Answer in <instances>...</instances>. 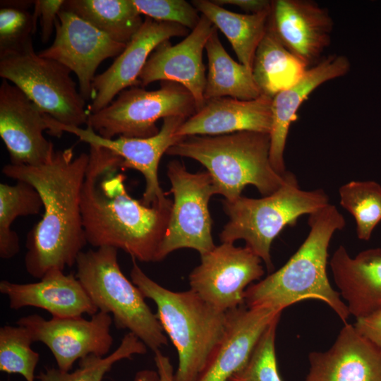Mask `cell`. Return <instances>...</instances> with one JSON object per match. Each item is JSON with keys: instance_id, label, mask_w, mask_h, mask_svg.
I'll return each mask as SVG.
<instances>
[{"instance_id": "6da1fadb", "label": "cell", "mask_w": 381, "mask_h": 381, "mask_svg": "<svg viewBox=\"0 0 381 381\" xmlns=\"http://www.w3.org/2000/svg\"><path fill=\"white\" fill-rule=\"evenodd\" d=\"M89 154L73 157L72 147L55 151L44 163L8 164L2 169L7 177L32 186L40 195L44 213L29 232L25 267L32 277L41 279L52 270L64 271L75 265L87 243L83 226L81 194Z\"/></svg>"}, {"instance_id": "7a4b0ae2", "label": "cell", "mask_w": 381, "mask_h": 381, "mask_svg": "<svg viewBox=\"0 0 381 381\" xmlns=\"http://www.w3.org/2000/svg\"><path fill=\"white\" fill-rule=\"evenodd\" d=\"M122 161L106 147L90 145L81 194L85 238L97 248L112 247L140 262H155L172 205L146 206L133 198L124 185L126 177L118 173Z\"/></svg>"}, {"instance_id": "3957f363", "label": "cell", "mask_w": 381, "mask_h": 381, "mask_svg": "<svg viewBox=\"0 0 381 381\" xmlns=\"http://www.w3.org/2000/svg\"><path fill=\"white\" fill-rule=\"evenodd\" d=\"M308 234L296 253L278 270L245 291L248 308L266 307L282 310L297 302L314 299L328 305L344 322L351 315L327 274L328 248L337 231L346 221L337 207L329 203L309 214Z\"/></svg>"}, {"instance_id": "277c9868", "label": "cell", "mask_w": 381, "mask_h": 381, "mask_svg": "<svg viewBox=\"0 0 381 381\" xmlns=\"http://www.w3.org/2000/svg\"><path fill=\"white\" fill-rule=\"evenodd\" d=\"M131 282L154 301L156 317L178 354L176 381H197L221 341L227 313L191 289L174 291L150 279L132 258Z\"/></svg>"}, {"instance_id": "5b68a950", "label": "cell", "mask_w": 381, "mask_h": 381, "mask_svg": "<svg viewBox=\"0 0 381 381\" xmlns=\"http://www.w3.org/2000/svg\"><path fill=\"white\" fill-rule=\"evenodd\" d=\"M270 150L269 133L241 131L185 137L166 154L199 162L211 176L217 194L231 201L241 196L248 185L254 186L263 196L282 186L284 174L272 167Z\"/></svg>"}, {"instance_id": "8992f818", "label": "cell", "mask_w": 381, "mask_h": 381, "mask_svg": "<svg viewBox=\"0 0 381 381\" xmlns=\"http://www.w3.org/2000/svg\"><path fill=\"white\" fill-rule=\"evenodd\" d=\"M329 198L322 189L305 190L291 172L284 174L282 186L261 198L240 196L234 200H223L229 222L219 238L222 243H234L238 239L273 270L271 246L286 226L294 225L303 214H310L328 205Z\"/></svg>"}, {"instance_id": "52a82bcc", "label": "cell", "mask_w": 381, "mask_h": 381, "mask_svg": "<svg viewBox=\"0 0 381 381\" xmlns=\"http://www.w3.org/2000/svg\"><path fill=\"white\" fill-rule=\"evenodd\" d=\"M117 255L118 249L107 246L82 251L75 275L98 311L112 315L116 328L128 329L153 352L159 350L168 338L140 290L123 274Z\"/></svg>"}, {"instance_id": "ba28073f", "label": "cell", "mask_w": 381, "mask_h": 381, "mask_svg": "<svg viewBox=\"0 0 381 381\" xmlns=\"http://www.w3.org/2000/svg\"><path fill=\"white\" fill-rule=\"evenodd\" d=\"M71 71L62 64L35 52L32 37L0 53V76L18 87L44 113L59 123L80 127L90 112L77 90Z\"/></svg>"}, {"instance_id": "9c48e42d", "label": "cell", "mask_w": 381, "mask_h": 381, "mask_svg": "<svg viewBox=\"0 0 381 381\" xmlns=\"http://www.w3.org/2000/svg\"><path fill=\"white\" fill-rule=\"evenodd\" d=\"M197 110L194 97L186 87L177 83L162 81L156 90L139 86L123 90L106 107L90 114L86 126L107 139L116 135L145 138L159 132L156 126L159 119H188Z\"/></svg>"}, {"instance_id": "30bf717a", "label": "cell", "mask_w": 381, "mask_h": 381, "mask_svg": "<svg viewBox=\"0 0 381 381\" xmlns=\"http://www.w3.org/2000/svg\"><path fill=\"white\" fill-rule=\"evenodd\" d=\"M167 176L174 201L155 262L186 248L196 250L202 255L216 246L208 207L210 198L217 194L212 177L207 171L190 173L177 160L168 164Z\"/></svg>"}, {"instance_id": "8fae6325", "label": "cell", "mask_w": 381, "mask_h": 381, "mask_svg": "<svg viewBox=\"0 0 381 381\" xmlns=\"http://www.w3.org/2000/svg\"><path fill=\"white\" fill-rule=\"evenodd\" d=\"M182 116H169L163 119L159 132L151 137L104 138L92 128L64 125L52 116L47 121L48 133L59 138L64 132L78 136L80 140L90 145L106 147L123 159L121 169H132L140 171L145 180V190L140 201L146 206L170 207L173 201L167 198L158 180V167L164 153L182 138L175 135L181 125L186 120Z\"/></svg>"}, {"instance_id": "7c38bea8", "label": "cell", "mask_w": 381, "mask_h": 381, "mask_svg": "<svg viewBox=\"0 0 381 381\" xmlns=\"http://www.w3.org/2000/svg\"><path fill=\"white\" fill-rule=\"evenodd\" d=\"M262 262L246 246L222 243L200 255L188 277L190 289L221 311L233 310L245 305V291L263 276Z\"/></svg>"}, {"instance_id": "4fadbf2b", "label": "cell", "mask_w": 381, "mask_h": 381, "mask_svg": "<svg viewBox=\"0 0 381 381\" xmlns=\"http://www.w3.org/2000/svg\"><path fill=\"white\" fill-rule=\"evenodd\" d=\"M16 323L28 329L33 342L46 345L58 368L64 372H69L75 361L88 355L106 356L113 344L112 318L102 311L90 320L83 316L46 320L32 314L20 318Z\"/></svg>"}, {"instance_id": "5bb4252c", "label": "cell", "mask_w": 381, "mask_h": 381, "mask_svg": "<svg viewBox=\"0 0 381 381\" xmlns=\"http://www.w3.org/2000/svg\"><path fill=\"white\" fill-rule=\"evenodd\" d=\"M126 44L117 42L75 13L61 8L55 25V38L40 56L55 60L73 72L85 100L92 98V82L100 64L119 56Z\"/></svg>"}, {"instance_id": "9a60e30c", "label": "cell", "mask_w": 381, "mask_h": 381, "mask_svg": "<svg viewBox=\"0 0 381 381\" xmlns=\"http://www.w3.org/2000/svg\"><path fill=\"white\" fill-rule=\"evenodd\" d=\"M47 114L18 87L6 79L0 85V136L11 164L36 166L46 162L55 152L43 135L48 131Z\"/></svg>"}, {"instance_id": "2e32d148", "label": "cell", "mask_w": 381, "mask_h": 381, "mask_svg": "<svg viewBox=\"0 0 381 381\" xmlns=\"http://www.w3.org/2000/svg\"><path fill=\"white\" fill-rule=\"evenodd\" d=\"M214 28L212 23L201 15L198 24L181 42L174 46L169 40L160 43L140 74L141 87L157 80L177 83L191 93L198 110L200 109L205 103L206 83L202 52Z\"/></svg>"}, {"instance_id": "e0dca14e", "label": "cell", "mask_w": 381, "mask_h": 381, "mask_svg": "<svg viewBox=\"0 0 381 381\" xmlns=\"http://www.w3.org/2000/svg\"><path fill=\"white\" fill-rule=\"evenodd\" d=\"M188 32V29L181 25L145 17L140 29L112 64L95 75L92 102L88 108L90 114L106 107L127 87L140 85V74L155 49L172 37L185 36Z\"/></svg>"}, {"instance_id": "ac0fdd59", "label": "cell", "mask_w": 381, "mask_h": 381, "mask_svg": "<svg viewBox=\"0 0 381 381\" xmlns=\"http://www.w3.org/2000/svg\"><path fill=\"white\" fill-rule=\"evenodd\" d=\"M269 24L282 44L307 67L322 60L334 27L328 10L311 0L272 1Z\"/></svg>"}, {"instance_id": "d6986e66", "label": "cell", "mask_w": 381, "mask_h": 381, "mask_svg": "<svg viewBox=\"0 0 381 381\" xmlns=\"http://www.w3.org/2000/svg\"><path fill=\"white\" fill-rule=\"evenodd\" d=\"M308 359L305 381H381V353L347 322L328 350L313 351Z\"/></svg>"}, {"instance_id": "ffe728a7", "label": "cell", "mask_w": 381, "mask_h": 381, "mask_svg": "<svg viewBox=\"0 0 381 381\" xmlns=\"http://www.w3.org/2000/svg\"><path fill=\"white\" fill-rule=\"evenodd\" d=\"M37 282L18 284L0 282V292L8 298L10 308L31 306L49 312L52 318H69L98 312L75 274L52 270Z\"/></svg>"}, {"instance_id": "44dd1931", "label": "cell", "mask_w": 381, "mask_h": 381, "mask_svg": "<svg viewBox=\"0 0 381 381\" xmlns=\"http://www.w3.org/2000/svg\"><path fill=\"white\" fill-rule=\"evenodd\" d=\"M272 98L261 95L250 100L225 97L206 100L187 119L175 135H221L241 131L269 133L272 123Z\"/></svg>"}, {"instance_id": "7402d4cb", "label": "cell", "mask_w": 381, "mask_h": 381, "mask_svg": "<svg viewBox=\"0 0 381 381\" xmlns=\"http://www.w3.org/2000/svg\"><path fill=\"white\" fill-rule=\"evenodd\" d=\"M226 313L224 334L197 381H229L246 364L263 332L282 312L243 305Z\"/></svg>"}, {"instance_id": "603a6c76", "label": "cell", "mask_w": 381, "mask_h": 381, "mask_svg": "<svg viewBox=\"0 0 381 381\" xmlns=\"http://www.w3.org/2000/svg\"><path fill=\"white\" fill-rule=\"evenodd\" d=\"M350 66L349 59L344 55L327 56L308 68L295 84L272 98L270 159L277 173L282 175L286 173L284 152L286 139L291 123L296 119L303 102L322 84L345 75Z\"/></svg>"}, {"instance_id": "cb8c5ba5", "label": "cell", "mask_w": 381, "mask_h": 381, "mask_svg": "<svg viewBox=\"0 0 381 381\" xmlns=\"http://www.w3.org/2000/svg\"><path fill=\"white\" fill-rule=\"evenodd\" d=\"M339 294L356 319L381 311V248H369L354 258L340 246L329 262Z\"/></svg>"}, {"instance_id": "d4e9b609", "label": "cell", "mask_w": 381, "mask_h": 381, "mask_svg": "<svg viewBox=\"0 0 381 381\" xmlns=\"http://www.w3.org/2000/svg\"><path fill=\"white\" fill-rule=\"evenodd\" d=\"M191 4L224 34L239 63L252 71L255 52L268 28L272 6L259 13L242 14L228 11L212 1L194 0Z\"/></svg>"}, {"instance_id": "484cf974", "label": "cell", "mask_w": 381, "mask_h": 381, "mask_svg": "<svg viewBox=\"0 0 381 381\" xmlns=\"http://www.w3.org/2000/svg\"><path fill=\"white\" fill-rule=\"evenodd\" d=\"M205 49L208 73L204 90L205 102L225 97L250 100L262 95L252 71L235 61L222 46L216 27L206 43Z\"/></svg>"}, {"instance_id": "4316f807", "label": "cell", "mask_w": 381, "mask_h": 381, "mask_svg": "<svg viewBox=\"0 0 381 381\" xmlns=\"http://www.w3.org/2000/svg\"><path fill=\"white\" fill-rule=\"evenodd\" d=\"M307 66L279 41L268 24L255 54L252 73L262 95L273 98L295 84Z\"/></svg>"}, {"instance_id": "83f0119b", "label": "cell", "mask_w": 381, "mask_h": 381, "mask_svg": "<svg viewBox=\"0 0 381 381\" xmlns=\"http://www.w3.org/2000/svg\"><path fill=\"white\" fill-rule=\"evenodd\" d=\"M62 9L123 44L129 42L144 21L132 0H68Z\"/></svg>"}, {"instance_id": "f1b7e54d", "label": "cell", "mask_w": 381, "mask_h": 381, "mask_svg": "<svg viewBox=\"0 0 381 381\" xmlns=\"http://www.w3.org/2000/svg\"><path fill=\"white\" fill-rule=\"evenodd\" d=\"M43 204L36 189L27 182L0 184V257L10 259L20 250L19 238L11 230L17 217L38 214Z\"/></svg>"}, {"instance_id": "f546056e", "label": "cell", "mask_w": 381, "mask_h": 381, "mask_svg": "<svg viewBox=\"0 0 381 381\" xmlns=\"http://www.w3.org/2000/svg\"><path fill=\"white\" fill-rule=\"evenodd\" d=\"M147 346L134 334L128 332L120 345L109 355H88L79 360V368L73 372H64L58 368L46 367L36 377L39 381H102L114 364L135 354L147 353Z\"/></svg>"}, {"instance_id": "4dcf8cb0", "label": "cell", "mask_w": 381, "mask_h": 381, "mask_svg": "<svg viewBox=\"0 0 381 381\" xmlns=\"http://www.w3.org/2000/svg\"><path fill=\"white\" fill-rule=\"evenodd\" d=\"M340 205L354 218L359 239L368 241L381 221V186L373 181H351L339 188Z\"/></svg>"}, {"instance_id": "1f68e13d", "label": "cell", "mask_w": 381, "mask_h": 381, "mask_svg": "<svg viewBox=\"0 0 381 381\" xmlns=\"http://www.w3.org/2000/svg\"><path fill=\"white\" fill-rule=\"evenodd\" d=\"M32 337L20 325H4L0 328V370L19 374L25 381H35L39 353L31 348Z\"/></svg>"}, {"instance_id": "d6a6232c", "label": "cell", "mask_w": 381, "mask_h": 381, "mask_svg": "<svg viewBox=\"0 0 381 381\" xmlns=\"http://www.w3.org/2000/svg\"><path fill=\"white\" fill-rule=\"evenodd\" d=\"M280 316L267 326L246 364L229 381H283L275 352L276 330Z\"/></svg>"}, {"instance_id": "836d02e7", "label": "cell", "mask_w": 381, "mask_h": 381, "mask_svg": "<svg viewBox=\"0 0 381 381\" xmlns=\"http://www.w3.org/2000/svg\"><path fill=\"white\" fill-rule=\"evenodd\" d=\"M141 15L162 22L174 23L193 30L200 16L190 3L184 0H132Z\"/></svg>"}, {"instance_id": "e575fe53", "label": "cell", "mask_w": 381, "mask_h": 381, "mask_svg": "<svg viewBox=\"0 0 381 381\" xmlns=\"http://www.w3.org/2000/svg\"><path fill=\"white\" fill-rule=\"evenodd\" d=\"M37 21L26 9L0 8V53L15 49L35 32Z\"/></svg>"}, {"instance_id": "d590c367", "label": "cell", "mask_w": 381, "mask_h": 381, "mask_svg": "<svg viewBox=\"0 0 381 381\" xmlns=\"http://www.w3.org/2000/svg\"><path fill=\"white\" fill-rule=\"evenodd\" d=\"M64 0L35 1L33 16L36 21L40 19L41 40L47 43L55 30L58 14L61 10Z\"/></svg>"}, {"instance_id": "8d00e7d4", "label": "cell", "mask_w": 381, "mask_h": 381, "mask_svg": "<svg viewBox=\"0 0 381 381\" xmlns=\"http://www.w3.org/2000/svg\"><path fill=\"white\" fill-rule=\"evenodd\" d=\"M353 325L381 353V311L356 319Z\"/></svg>"}, {"instance_id": "74e56055", "label": "cell", "mask_w": 381, "mask_h": 381, "mask_svg": "<svg viewBox=\"0 0 381 381\" xmlns=\"http://www.w3.org/2000/svg\"><path fill=\"white\" fill-rule=\"evenodd\" d=\"M212 1L219 6L226 4L236 6L249 13H259L272 6V1L267 0H215Z\"/></svg>"}, {"instance_id": "f35d334b", "label": "cell", "mask_w": 381, "mask_h": 381, "mask_svg": "<svg viewBox=\"0 0 381 381\" xmlns=\"http://www.w3.org/2000/svg\"><path fill=\"white\" fill-rule=\"evenodd\" d=\"M154 353L159 381H176L175 373H174L169 358L163 354L160 350L154 351Z\"/></svg>"}, {"instance_id": "ab89813d", "label": "cell", "mask_w": 381, "mask_h": 381, "mask_svg": "<svg viewBox=\"0 0 381 381\" xmlns=\"http://www.w3.org/2000/svg\"><path fill=\"white\" fill-rule=\"evenodd\" d=\"M157 371L152 370H143L137 372L133 381H159Z\"/></svg>"}, {"instance_id": "60d3db41", "label": "cell", "mask_w": 381, "mask_h": 381, "mask_svg": "<svg viewBox=\"0 0 381 381\" xmlns=\"http://www.w3.org/2000/svg\"><path fill=\"white\" fill-rule=\"evenodd\" d=\"M1 7H13L16 8H22V9H26L28 10V8H30L32 5L34 6L35 1H27V0H1Z\"/></svg>"}, {"instance_id": "b9f144b4", "label": "cell", "mask_w": 381, "mask_h": 381, "mask_svg": "<svg viewBox=\"0 0 381 381\" xmlns=\"http://www.w3.org/2000/svg\"></svg>"}]
</instances>
